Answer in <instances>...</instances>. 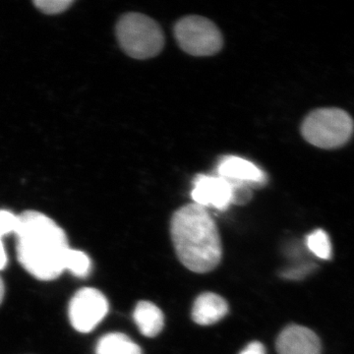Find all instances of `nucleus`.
<instances>
[{
	"label": "nucleus",
	"mask_w": 354,
	"mask_h": 354,
	"mask_svg": "<svg viewBox=\"0 0 354 354\" xmlns=\"http://www.w3.org/2000/svg\"><path fill=\"white\" fill-rule=\"evenodd\" d=\"M18 261L39 281H53L65 271L70 248L64 228L41 212L25 211L18 216L15 234Z\"/></svg>",
	"instance_id": "nucleus-1"
},
{
	"label": "nucleus",
	"mask_w": 354,
	"mask_h": 354,
	"mask_svg": "<svg viewBox=\"0 0 354 354\" xmlns=\"http://www.w3.org/2000/svg\"><path fill=\"white\" fill-rule=\"evenodd\" d=\"M171 234L177 257L190 271L204 274L220 264V234L206 208L193 203L177 209L172 216Z\"/></svg>",
	"instance_id": "nucleus-2"
},
{
	"label": "nucleus",
	"mask_w": 354,
	"mask_h": 354,
	"mask_svg": "<svg viewBox=\"0 0 354 354\" xmlns=\"http://www.w3.org/2000/svg\"><path fill=\"white\" fill-rule=\"evenodd\" d=\"M116 37L123 51L135 59L155 57L165 46L162 28L144 14L123 15L116 25Z\"/></svg>",
	"instance_id": "nucleus-3"
},
{
	"label": "nucleus",
	"mask_w": 354,
	"mask_h": 354,
	"mask_svg": "<svg viewBox=\"0 0 354 354\" xmlns=\"http://www.w3.org/2000/svg\"><path fill=\"white\" fill-rule=\"evenodd\" d=\"M354 122L342 109L329 108L312 111L301 125L302 136L311 145L334 149L348 143L353 136Z\"/></svg>",
	"instance_id": "nucleus-4"
},
{
	"label": "nucleus",
	"mask_w": 354,
	"mask_h": 354,
	"mask_svg": "<svg viewBox=\"0 0 354 354\" xmlns=\"http://www.w3.org/2000/svg\"><path fill=\"white\" fill-rule=\"evenodd\" d=\"M174 36L181 50L194 57H209L223 48L220 30L212 21L201 16H186L177 21Z\"/></svg>",
	"instance_id": "nucleus-5"
},
{
	"label": "nucleus",
	"mask_w": 354,
	"mask_h": 354,
	"mask_svg": "<svg viewBox=\"0 0 354 354\" xmlns=\"http://www.w3.org/2000/svg\"><path fill=\"white\" fill-rule=\"evenodd\" d=\"M109 308L108 299L101 291L93 288H81L70 300V323L77 332H92L104 320Z\"/></svg>",
	"instance_id": "nucleus-6"
},
{
	"label": "nucleus",
	"mask_w": 354,
	"mask_h": 354,
	"mask_svg": "<svg viewBox=\"0 0 354 354\" xmlns=\"http://www.w3.org/2000/svg\"><path fill=\"white\" fill-rule=\"evenodd\" d=\"M234 190V184L223 177L200 174L195 178L191 195L194 204L203 208L225 211L232 204Z\"/></svg>",
	"instance_id": "nucleus-7"
},
{
	"label": "nucleus",
	"mask_w": 354,
	"mask_h": 354,
	"mask_svg": "<svg viewBox=\"0 0 354 354\" xmlns=\"http://www.w3.org/2000/svg\"><path fill=\"white\" fill-rule=\"evenodd\" d=\"M279 354H321L322 344L313 330L304 326L290 325L277 339Z\"/></svg>",
	"instance_id": "nucleus-8"
},
{
	"label": "nucleus",
	"mask_w": 354,
	"mask_h": 354,
	"mask_svg": "<svg viewBox=\"0 0 354 354\" xmlns=\"http://www.w3.org/2000/svg\"><path fill=\"white\" fill-rule=\"evenodd\" d=\"M218 176L235 186L261 185L267 180L265 172L257 165L236 156H227L221 158L218 165Z\"/></svg>",
	"instance_id": "nucleus-9"
},
{
	"label": "nucleus",
	"mask_w": 354,
	"mask_h": 354,
	"mask_svg": "<svg viewBox=\"0 0 354 354\" xmlns=\"http://www.w3.org/2000/svg\"><path fill=\"white\" fill-rule=\"evenodd\" d=\"M228 312L227 301L216 293H203L195 300L192 319L198 325H213L221 321Z\"/></svg>",
	"instance_id": "nucleus-10"
},
{
	"label": "nucleus",
	"mask_w": 354,
	"mask_h": 354,
	"mask_svg": "<svg viewBox=\"0 0 354 354\" xmlns=\"http://www.w3.org/2000/svg\"><path fill=\"white\" fill-rule=\"evenodd\" d=\"M140 333L147 337H157L165 325L164 314L157 305L150 301H140L133 314Z\"/></svg>",
	"instance_id": "nucleus-11"
},
{
	"label": "nucleus",
	"mask_w": 354,
	"mask_h": 354,
	"mask_svg": "<svg viewBox=\"0 0 354 354\" xmlns=\"http://www.w3.org/2000/svg\"><path fill=\"white\" fill-rule=\"evenodd\" d=\"M95 354H142V351L127 335L111 333L97 342Z\"/></svg>",
	"instance_id": "nucleus-12"
},
{
	"label": "nucleus",
	"mask_w": 354,
	"mask_h": 354,
	"mask_svg": "<svg viewBox=\"0 0 354 354\" xmlns=\"http://www.w3.org/2000/svg\"><path fill=\"white\" fill-rule=\"evenodd\" d=\"M64 269L68 270L74 276L84 278L90 274L92 263L87 254L83 251L69 248L65 255Z\"/></svg>",
	"instance_id": "nucleus-13"
},
{
	"label": "nucleus",
	"mask_w": 354,
	"mask_h": 354,
	"mask_svg": "<svg viewBox=\"0 0 354 354\" xmlns=\"http://www.w3.org/2000/svg\"><path fill=\"white\" fill-rule=\"evenodd\" d=\"M307 247L314 255L323 260L332 258V245L329 235L323 230H317L310 234L306 239Z\"/></svg>",
	"instance_id": "nucleus-14"
},
{
	"label": "nucleus",
	"mask_w": 354,
	"mask_h": 354,
	"mask_svg": "<svg viewBox=\"0 0 354 354\" xmlns=\"http://www.w3.org/2000/svg\"><path fill=\"white\" fill-rule=\"evenodd\" d=\"M18 225V216L12 212L0 209V271L6 269L7 266V255L3 246V237L6 235L15 234Z\"/></svg>",
	"instance_id": "nucleus-15"
},
{
	"label": "nucleus",
	"mask_w": 354,
	"mask_h": 354,
	"mask_svg": "<svg viewBox=\"0 0 354 354\" xmlns=\"http://www.w3.org/2000/svg\"><path fill=\"white\" fill-rule=\"evenodd\" d=\"M72 3L73 1H69V0H37L34 2L39 10L48 15L64 12L69 6H72Z\"/></svg>",
	"instance_id": "nucleus-16"
},
{
	"label": "nucleus",
	"mask_w": 354,
	"mask_h": 354,
	"mask_svg": "<svg viewBox=\"0 0 354 354\" xmlns=\"http://www.w3.org/2000/svg\"><path fill=\"white\" fill-rule=\"evenodd\" d=\"M314 267H315L314 265L300 266L297 269L288 270V271L283 272V277L290 279H300L308 274L310 272L313 271Z\"/></svg>",
	"instance_id": "nucleus-17"
},
{
	"label": "nucleus",
	"mask_w": 354,
	"mask_h": 354,
	"mask_svg": "<svg viewBox=\"0 0 354 354\" xmlns=\"http://www.w3.org/2000/svg\"><path fill=\"white\" fill-rule=\"evenodd\" d=\"M239 354H266L264 346L259 342L249 344Z\"/></svg>",
	"instance_id": "nucleus-18"
},
{
	"label": "nucleus",
	"mask_w": 354,
	"mask_h": 354,
	"mask_svg": "<svg viewBox=\"0 0 354 354\" xmlns=\"http://www.w3.org/2000/svg\"><path fill=\"white\" fill-rule=\"evenodd\" d=\"M4 293H6V286H4L3 279L0 277V304L4 298Z\"/></svg>",
	"instance_id": "nucleus-19"
}]
</instances>
